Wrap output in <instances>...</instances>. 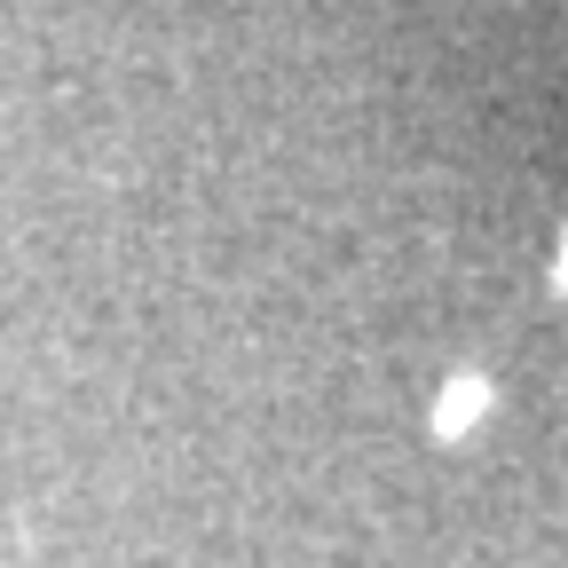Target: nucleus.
Segmentation results:
<instances>
[{"label":"nucleus","instance_id":"nucleus-2","mask_svg":"<svg viewBox=\"0 0 568 568\" xmlns=\"http://www.w3.org/2000/svg\"><path fill=\"white\" fill-rule=\"evenodd\" d=\"M552 284L568 293V230H560V253H552Z\"/></svg>","mask_w":568,"mask_h":568},{"label":"nucleus","instance_id":"nucleus-1","mask_svg":"<svg viewBox=\"0 0 568 568\" xmlns=\"http://www.w3.org/2000/svg\"><path fill=\"white\" fill-rule=\"evenodd\" d=\"M481 410H489V379L481 372H458L450 387H443V403H435V435H474V426H481Z\"/></svg>","mask_w":568,"mask_h":568}]
</instances>
